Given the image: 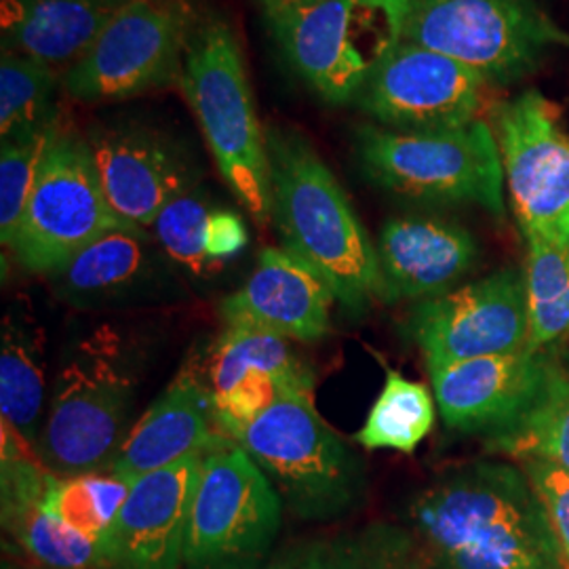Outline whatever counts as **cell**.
<instances>
[{"instance_id":"obj_1","label":"cell","mask_w":569,"mask_h":569,"mask_svg":"<svg viewBox=\"0 0 569 569\" xmlns=\"http://www.w3.org/2000/svg\"><path fill=\"white\" fill-rule=\"evenodd\" d=\"M416 569H566L526 470L477 460L451 468L407 509Z\"/></svg>"},{"instance_id":"obj_2","label":"cell","mask_w":569,"mask_h":569,"mask_svg":"<svg viewBox=\"0 0 569 569\" xmlns=\"http://www.w3.org/2000/svg\"><path fill=\"white\" fill-rule=\"evenodd\" d=\"M272 222L283 247L305 260L350 312L382 298L378 251L345 188L305 133L268 127Z\"/></svg>"},{"instance_id":"obj_3","label":"cell","mask_w":569,"mask_h":569,"mask_svg":"<svg viewBox=\"0 0 569 569\" xmlns=\"http://www.w3.org/2000/svg\"><path fill=\"white\" fill-rule=\"evenodd\" d=\"M178 84L228 190L258 224H268L272 173L266 129L258 121L241 42L224 18L197 21Z\"/></svg>"},{"instance_id":"obj_4","label":"cell","mask_w":569,"mask_h":569,"mask_svg":"<svg viewBox=\"0 0 569 569\" xmlns=\"http://www.w3.org/2000/svg\"><path fill=\"white\" fill-rule=\"evenodd\" d=\"M355 154L369 182L395 197L439 204H477L505 216V167L488 122L435 133H401L380 124L355 131Z\"/></svg>"},{"instance_id":"obj_5","label":"cell","mask_w":569,"mask_h":569,"mask_svg":"<svg viewBox=\"0 0 569 569\" xmlns=\"http://www.w3.org/2000/svg\"><path fill=\"white\" fill-rule=\"evenodd\" d=\"M392 34L460 61L491 84L531 74L569 37L538 0H380Z\"/></svg>"},{"instance_id":"obj_6","label":"cell","mask_w":569,"mask_h":569,"mask_svg":"<svg viewBox=\"0 0 569 569\" xmlns=\"http://www.w3.org/2000/svg\"><path fill=\"white\" fill-rule=\"evenodd\" d=\"M232 443L253 458L298 517L323 521L350 509L363 491L355 453L315 407L312 387L287 390Z\"/></svg>"},{"instance_id":"obj_7","label":"cell","mask_w":569,"mask_h":569,"mask_svg":"<svg viewBox=\"0 0 569 569\" xmlns=\"http://www.w3.org/2000/svg\"><path fill=\"white\" fill-rule=\"evenodd\" d=\"M283 498L237 443L203 456L192 498L186 569H244L262 563L281 531Z\"/></svg>"},{"instance_id":"obj_8","label":"cell","mask_w":569,"mask_h":569,"mask_svg":"<svg viewBox=\"0 0 569 569\" xmlns=\"http://www.w3.org/2000/svg\"><path fill=\"white\" fill-rule=\"evenodd\" d=\"M262 13L284 63L331 106L355 102L373 63L395 41L380 0H321Z\"/></svg>"},{"instance_id":"obj_9","label":"cell","mask_w":569,"mask_h":569,"mask_svg":"<svg viewBox=\"0 0 569 569\" xmlns=\"http://www.w3.org/2000/svg\"><path fill=\"white\" fill-rule=\"evenodd\" d=\"M197 18L186 0H127L91 51L63 77L82 103L129 100L180 82Z\"/></svg>"},{"instance_id":"obj_10","label":"cell","mask_w":569,"mask_h":569,"mask_svg":"<svg viewBox=\"0 0 569 569\" xmlns=\"http://www.w3.org/2000/svg\"><path fill=\"white\" fill-rule=\"evenodd\" d=\"M136 385L112 348L63 367L34 453L53 477L106 472L129 435Z\"/></svg>"},{"instance_id":"obj_11","label":"cell","mask_w":569,"mask_h":569,"mask_svg":"<svg viewBox=\"0 0 569 569\" xmlns=\"http://www.w3.org/2000/svg\"><path fill=\"white\" fill-rule=\"evenodd\" d=\"M124 228L138 226L112 211L87 138L60 124L11 247L21 268L56 274L82 247Z\"/></svg>"},{"instance_id":"obj_12","label":"cell","mask_w":569,"mask_h":569,"mask_svg":"<svg viewBox=\"0 0 569 569\" xmlns=\"http://www.w3.org/2000/svg\"><path fill=\"white\" fill-rule=\"evenodd\" d=\"M488 84L460 61L395 39L352 103L385 129L435 133L477 121Z\"/></svg>"},{"instance_id":"obj_13","label":"cell","mask_w":569,"mask_h":569,"mask_svg":"<svg viewBox=\"0 0 569 569\" xmlns=\"http://www.w3.org/2000/svg\"><path fill=\"white\" fill-rule=\"evenodd\" d=\"M493 122L523 234L569 249V136L555 106L528 89L496 106Z\"/></svg>"},{"instance_id":"obj_14","label":"cell","mask_w":569,"mask_h":569,"mask_svg":"<svg viewBox=\"0 0 569 569\" xmlns=\"http://www.w3.org/2000/svg\"><path fill=\"white\" fill-rule=\"evenodd\" d=\"M409 331L428 369L529 350L526 272L502 268L418 302Z\"/></svg>"},{"instance_id":"obj_15","label":"cell","mask_w":569,"mask_h":569,"mask_svg":"<svg viewBox=\"0 0 569 569\" xmlns=\"http://www.w3.org/2000/svg\"><path fill=\"white\" fill-rule=\"evenodd\" d=\"M87 142L112 211L127 224L154 226L176 197L194 188L188 154L163 133L140 124H102Z\"/></svg>"},{"instance_id":"obj_16","label":"cell","mask_w":569,"mask_h":569,"mask_svg":"<svg viewBox=\"0 0 569 569\" xmlns=\"http://www.w3.org/2000/svg\"><path fill=\"white\" fill-rule=\"evenodd\" d=\"M203 456L136 479L106 542L108 569H182Z\"/></svg>"},{"instance_id":"obj_17","label":"cell","mask_w":569,"mask_h":569,"mask_svg":"<svg viewBox=\"0 0 569 569\" xmlns=\"http://www.w3.org/2000/svg\"><path fill=\"white\" fill-rule=\"evenodd\" d=\"M336 296L326 279L284 247H266L247 283L220 305L226 327L319 342L331 327Z\"/></svg>"},{"instance_id":"obj_18","label":"cell","mask_w":569,"mask_h":569,"mask_svg":"<svg viewBox=\"0 0 569 569\" xmlns=\"http://www.w3.org/2000/svg\"><path fill=\"white\" fill-rule=\"evenodd\" d=\"M51 472L2 425V526L39 569H108L102 545L66 526L44 505Z\"/></svg>"},{"instance_id":"obj_19","label":"cell","mask_w":569,"mask_h":569,"mask_svg":"<svg viewBox=\"0 0 569 569\" xmlns=\"http://www.w3.org/2000/svg\"><path fill=\"white\" fill-rule=\"evenodd\" d=\"M226 443L230 439L216 425L209 385L197 371L183 369L131 427L108 472L133 483L143 475L207 456Z\"/></svg>"},{"instance_id":"obj_20","label":"cell","mask_w":569,"mask_h":569,"mask_svg":"<svg viewBox=\"0 0 569 569\" xmlns=\"http://www.w3.org/2000/svg\"><path fill=\"white\" fill-rule=\"evenodd\" d=\"M547 361L538 352L519 350L432 367L435 401L449 428L488 432L517 420L536 397Z\"/></svg>"},{"instance_id":"obj_21","label":"cell","mask_w":569,"mask_h":569,"mask_svg":"<svg viewBox=\"0 0 569 569\" xmlns=\"http://www.w3.org/2000/svg\"><path fill=\"white\" fill-rule=\"evenodd\" d=\"M376 251L385 302L448 293L479 260V244L465 226L422 216L388 220Z\"/></svg>"},{"instance_id":"obj_22","label":"cell","mask_w":569,"mask_h":569,"mask_svg":"<svg viewBox=\"0 0 569 569\" xmlns=\"http://www.w3.org/2000/svg\"><path fill=\"white\" fill-rule=\"evenodd\" d=\"M127 0H0L2 49L63 74L91 51Z\"/></svg>"},{"instance_id":"obj_23","label":"cell","mask_w":569,"mask_h":569,"mask_svg":"<svg viewBox=\"0 0 569 569\" xmlns=\"http://www.w3.org/2000/svg\"><path fill=\"white\" fill-rule=\"evenodd\" d=\"M489 449L521 462L540 460L569 472V378L557 367L545 369L528 409L509 427L489 437Z\"/></svg>"},{"instance_id":"obj_24","label":"cell","mask_w":569,"mask_h":569,"mask_svg":"<svg viewBox=\"0 0 569 569\" xmlns=\"http://www.w3.org/2000/svg\"><path fill=\"white\" fill-rule=\"evenodd\" d=\"M148 247L142 228L110 230L58 270L60 289L74 300L110 298L138 283L148 270Z\"/></svg>"},{"instance_id":"obj_25","label":"cell","mask_w":569,"mask_h":569,"mask_svg":"<svg viewBox=\"0 0 569 569\" xmlns=\"http://www.w3.org/2000/svg\"><path fill=\"white\" fill-rule=\"evenodd\" d=\"M435 427L428 388L387 367V380L355 441L367 449H395L411 456Z\"/></svg>"},{"instance_id":"obj_26","label":"cell","mask_w":569,"mask_h":569,"mask_svg":"<svg viewBox=\"0 0 569 569\" xmlns=\"http://www.w3.org/2000/svg\"><path fill=\"white\" fill-rule=\"evenodd\" d=\"M42 397L44 376L39 348L23 327L7 317L0 348L2 425L32 449L41 437Z\"/></svg>"},{"instance_id":"obj_27","label":"cell","mask_w":569,"mask_h":569,"mask_svg":"<svg viewBox=\"0 0 569 569\" xmlns=\"http://www.w3.org/2000/svg\"><path fill=\"white\" fill-rule=\"evenodd\" d=\"M63 77L51 66L2 49L0 58V140L49 127L61 119L58 91Z\"/></svg>"},{"instance_id":"obj_28","label":"cell","mask_w":569,"mask_h":569,"mask_svg":"<svg viewBox=\"0 0 569 569\" xmlns=\"http://www.w3.org/2000/svg\"><path fill=\"white\" fill-rule=\"evenodd\" d=\"M528 239L526 296H528L531 352L569 336V249L540 237Z\"/></svg>"},{"instance_id":"obj_29","label":"cell","mask_w":569,"mask_h":569,"mask_svg":"<svg viewBox=\"0 0 569 569\" xmlns=\"http://www.w3.org/2000/svg\"><path fill=\"white\" fill-rule=\"evenodd\" d=\"M209 390L220 397L253 371L279 373L289 378L310 376L305 363L293 355L289 340L256 329L226 327L209 355Z\"/></svg>"},{"instance_id":"obj_30","label":"cell","mask_w":569,"mask_h":569,"mask_svg":"<svg viewBox=\"0 0 569 569\" xmlns=\"http://www.w3.org/2000/svg\"><path fill=\"white\" fill-rule=\"evenodd\" d=\"M131 483L112 472H91L79 477H53L44 505L66 526L77 529L84 538L102 545L110 538L114 521L129 496Z\"/></svg>"},{"instance_id":"obj_31","label":"cell","mask_w":569,"mask_h":569,"mask_svg":"<svg viewBox=\"0 0 569 569\" xmlns=\"http://www.w3.org/2000/svg\"><path fill=\"white\" fill-rule=\"evenodd\" d=\"M61 119L37 131L2 140L0 150V241L13 247L32 190L39 182L47 150L53 142Z\"/></svg>"},{"instance_id":"obj_32","label":"cell","mask_w":569,"mask_h":569,"mask_svg":"<svg viewBox=\"0 0 569 569\" xmlns=\"http://www.w3.org/2000/svg\"><path fill=\"white\" fill-rule=\"evenodd\" d=\"M298 569H416L406 529L387 526L312 545Z\"/></svg>"},{"instance_id":"obj_33","label":"cell","mask_w":569,"mask_h":569,"mask_svg":"<svg viewBox=\"0 0 569 569\" xmlns=\"http://www.w3.org/2000/svg\"><path fill=\"white\" fill-rule=\"evenodd\" d=\"M209 213L211 207L207 199L192 188L167 204L154 222V232L164 253L194 274L213 268L204 251Z\"/></svg>"},{"instance_id":"obj_34","label":"cell","mask_w":569,"mask_h":569,"mask_svg":"<svg viewBox=\"0 0 569 569\" xmlns=\"http://www.w3.org/2000/svg\"><path fill=\"white\" fill-rule=\"evenodd\" d=\"M315 387L312 373L302 378H289L279 373L253 371L224 395L213 397L216 425L232 441L241 428L260 418L268 407L274 406L287 390Z\"/></svg>"},{"instance_id":"obj_35","label":"cell","mask_w":569,"mask_h":569,"mask_svg":"<svg viewBox=\"0 0 569 569\" xmlns=\"http://www.w3.org/2000/svg\"><path fill=\"white\" fill-rule=\"evenodd\" d=\"M523 470L547 510L552 536L569 569V472L540 460L523 462Z\"/></svg>"},{"instance_id":"obj_36","label":"cell","mask_w":569,"mask_h":569,"mask_svg":"<svg viewBox=\"0 0 569 569\" xmlns=\"http://www.w3.org/2000/svg\"><path fill=\"white\" fill-rule=\"evenodd\" d=\"M249 243L243 218L230 209H211L207 220L204 251L209 264H222L237 258Z\"/></svg>"},{"instance_id":"obj_37","label":"cell","mask_w":569,"mask_h":569,"mask_svg":"<svg viewBox=\"0 0 569 569\" xmlns=\"http://www.w3.org/2000/svg\"><path fill=\"white\" fill-rule=\"evenodd\" d=\"M300 566V555H291V552H284L281 557H274L272 561L268 563H260V566H253V568L244 569H298Z\"/></svg>"},{"instance_id":"obj_38","label":"cell","mask_w":569,"mask_h":569,"mask_svg":"<svg viewBox=\"0 0 569 569\" xmlns=\"http://www.w3.org/2000/svg\"><path fill=\"white\" fill-rule=\"evenodd\" d=\"M312 2H321V0H260L262 11L264 9H274V7H293V4H312Z\"/></svg>"}]
</instances>
